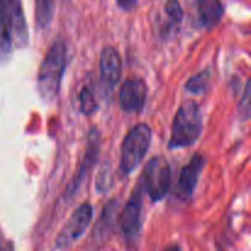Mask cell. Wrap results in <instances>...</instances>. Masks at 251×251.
<instances>
[{
    "label": "cell",
    "instance_id": "cell-1",
    "mask_svg": "<svg viewBox=\"0 0 251 251\" xmlns=\"http://www.w3.org/2000/svg\"><path fill=\"white\" fill-rule=\"evenodd\" d=\"M28 44V29L21 0H0V63L11 56L15 47Z\"/></svg>",
    "mask_w": 251,
    "mask_h": 251
},
{
    "label": "cell",
    "instance_id": "cell-2",
    "mask_svg": "<svg viewBox=\"0 0 251 251\" xmlns=\"http://www.w3.org/2000/svg\"><path fill=\"white\" fill-rule=\"evenodd\" d=\"M66 69V46L61 39L47 51L37 76V91L44 103H53L59 95Z\"/></svg>",
    "mask_w": 251,
    "mask_h": 251
},
{
    "label": "cell",
    "instance_id": "cell-13",
    "mask_svg": "<svg viewBox=\"0 0 251 251\" xmlns=\"http://www.w3.org/2000/svg\"><path fill=\"white\" fill-rule=\"evenodd\" d=\"M164 14L167 19L162 27V36L171 37L178 31L183 22L184 12L179 0H167L164 4Z\"/></svg>",
    "mask_w": 251,
    "mask_h": 251
},
{
    "label": "cell",
    "instance_id": "cell-8",
    "mask_svg": "<svg viewBox=\"0 0 251 251\" xmlns=\"http://www.w3.org/2000/svg\"><path fill=\"white\" fill-rule=\"evenodd\" d=\"M100 132L98 131L97 127H92V129L90 130V132H88L87 140H86V149L82 162H81L77 172H76L73 180L70 181L68 189H66V198H74V196L76 195V193L78 191L80 186L82 185L83 180L87 178L91 169L93 168V166H95L96 162H97L98 156H100Z\"/></svg>",
    "mask_w": 251,
    "mask_h": 251
},
{
    "label": "cell",
    "instance_id": "cell-9",
    "mask_svg": "<svg viewBox=\"0 0 251 251\" xmlns=\"http://www.w3.org/2000/svg\"><path fill=\"white\" fill-rule=\"evenodd\" d=\"M206 159L202 154L195 153L189 163L181 169L178 184H176V195L180 200L189 201L194 196L198 186L199 179L205 168Z\"/></svg>",
    "mask_w": 251,
    "mask_h": 251
},
{
    "label": "cell",
    "instance_id": "cell-3",
    "mask_svg": "<svg viewBox=\"0 0 251 251\" xmlns=\"http://www.w3.org/2000/svg\"><path fill=\"white\" fill-rule=\"evenodd\" d=\"M202 131V114L200 105L194 100H185L179 107L172 126L169 150L184 149L195 144Z\"/></svg>",
    "mask_w": 251,
    "mask_h": 251
},
{
    "label": "cell",
    "instance_id": "cell-12",
    "mask_svg": "<svg viewBox=\"0 0 251 251\" xmlns=\"http://www.w3.org/2000/svg\"><path fill=\"white\" fill-rule=\"evenodd\" d=\"M196 4L200 26L210 29L220 24L225 14V7L221 0H196Z\"/></svg>",
    "mask_w": 251,
    "mask_h": 251
},
{
    "label": "cell",
    "instance_id": "cell-17",
    "mask_svg": "<svg viewBox=\"0 0 251 251\" xmlns=\"http://www.w3.org/2000/svg\"><path fill=\"white\" fill-rule=\"evenodd\" d=\"M239 112L242 114L243 119H248L250 115V82L248 80L247 86H245L244 96L242 97L239 105Z\"/></svg>",
    "mask_w": 251,
    "mask_h": 251
},
{
    "label": "cell",
    "instance_id": "cell-4",
    "mask_svg": "<svg viewBox=\"0 0 251 251\" xmlns=\"http://www.w3.org/2000/svg\"><path fill=\"white\" fill-rule=\"evenodd\" d=\"M152 141V130L147 124H137L125 136L122 145L119 169L123 176H129L144 161Z\"/></svg>",
    "mask_w": 251,
    "mask_h": 251
},
{
    "label": "cell",
    "instance_id": "cell-5",
    "mask_svg": "<svg viewBox=\"0 0 251 251\" xmlns=\"http://www.w3.org/2000/svg\"><path fill=\"white\" fill-rule=\"evenodd\" d=\"M139 183L152 202L163 200L171 189V166L163 157H153L145 167Z\"/></svg>",
    "mask_w": 251,
    "mask_h": 251
},
{
    "label": "cell",
    "instance_id": "cell-18",
    "mask_svg": "<svg viewBox=\"0 0 251 251\" xmlns=\"http://www.w3.org/2000/svg\"><path fill=\"white\" fill-rule=\"evenodd\" d=\"M117 5L123 10V11H132L137 4V0H115Z\"/></svg>",
    "mask_w": 251,
    "mask_h": 251
},
{
    "label": "cell",
    "instance_id": "cell-16",
    "mask_svg": "<svg viewBox=\"0 0 251 251\" xmlns=\"http://www.w3.org/2000/svg\"><path fill=\"white\" fill-rule=\"evenodd\" d=\"M78 109L83 115H87V117L95 114L98 109L95 93L87 86H85L78 95Z\"/></svg>",
    "mask_w": 251,
    "mask_h": 251
},
{
    "label": "cell",
    "instance_id": "cell-15",
    "mask_svg": "<svg viewBox=\"0 0 251 251\" xmlns=\"http://www.w3.org/2000/svg\"><path fill=\"white\" fill-rule=\"evenodd\" d=\"M211 83V74L208 70H203L189 78L185 83V91L191 95H203L208 90Z\"/></svg>",
    "mask_w": 251,
    "mask_h": 251
},
{
    "label": "cell",
    "instance_id": "cell-6",
    "mask_svg": "<svg viewBox=\"0 0 251 251\" xmlns=\"http://www.w3.org/2000/svg\"><path fill=\"white\" fill-rule=\"evenodd\" d=\"M142 196H144V190L141 188V184L137 181L136 188L132 190L131 196L129 198L127 202L125 203L124 208L120 213L119 229L125 243L129 247L136 244L140 232H141Z\"/></svg>",
    "mask_w": 251,
    "mask_h": 251
},
{
    "label": "cell",
    "instance_id": "cell-11",
    "mask_svg": "<svg viewBox=\"0 0 251 251\" xmlns=\"http://www.w3.org/2000/svg\"><path fill=\"white\" fill-rule=\"evenodd\" d=\"M100 73L103 87L110 92L118 85L122 76V58L114 47H105L102 49L100 58Z\"/></svg>",
    "mask_w": 251,
    "mask_h": 251
},
{
    "label": "cell",
    "instance_id": "cell-10",
    "mask_svg": "<svg viewBox=\"0 0 251 251\" xmlns=\"http://www.w3.org/2000/svg\"><path fill=\"white\" fill-rule=\"evenodd\" d=\"M147 86L142 78H127L119 91V104L126 113H137L145 107Z\"/></svg>",
    "mask_w": 251,
    "mask_h": 251
},
{
    "label": "cell",
    "instance_id": "cell-20",
    "mask_svg": "<svg viewBox=\"0 0 251 251\" xmlns=\"http://www.w3.org/2000/svg\"><path fill=\"white\" fill-rule=\"evenodd\" d=\"M0 251H7L6 248H5L4 243H2V240H1V237H0Z\"/></svg>",
    "mask_w": 251,
    "mask_h": 251
},
{
    "label": "cell",
    "instance_id": "cell-19",
    "mask_svg": "<svg viewBox=\"0 0 251 251\" xmlns=\"http://www.w3.org/2000/svg\"><path fill=\"white\" fill-rule=\"evenodd\" d=\"M163 251H181V249L179 248V245L172 244V245H169V247H167Z\"/></svg>",
    "mask_w": 251,
    "mask_h": 251
},
{
    "label": "cell",
    "instance_id": "cell-14",
    "mask_svg": "<svg viewBox=\"0 0 251 251\" xmlns=\"http://www.w3.org/2000/svg\"><path fill=\"white\" fill-rule=\"evenodd\" d=\"M55 11V0H36L34 19L38 28L46 29L50 26Z\"/></svg>",
    "mask_w": 251,
    "mask_h": 251
},
{
    "label": "cell",
    "instance_id": "cell-7",
    "mask_svg": "<svg viewBox=\"0 0 251 251\" xmlns=\"http://www.w3.org/2000/svg\"><path fill=\"white\" fill-rule=\"evenodd\" d=\"M93 217V208L88 202L81 203L73 212L55 240L58 249L69 248L85 233Z\"/></svg>",
    "mask_w": 251,
    "mask_h": 251
}]
</instances>
